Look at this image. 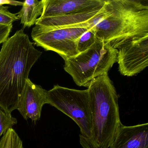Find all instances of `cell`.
I'll return each instance as SVG.
<instances>
[{
    "label": "cell",
    "instance_id": "8992f818",
    "mask_svg": "<svg viewBox=\"0 0 148 148\" xmlns=\"http://www.w3.org/2000/svg\"><path fill=\"white\" fill-rule=\"evenodd\" d=\"M89 27H54L35 25L32 30V38L35 45L46 51L58 53L64 60L79 53L77 42Z\"/></svg>",
    "mask_w": 148,
    "mask_h": 148
},
{
    "label": "cell",
    "instance_id": "9a60e30c",
    "mask_svg": "<svg viewBox=\"0 0 148 148\" xmlns=\"http://www.w3.org/2000/svg\"><path fill=\"white\" fill-rule=\"evenodd\" d=\"M17 119L13 117L11 114H7L0 109V137L17 124Z\"/></svg>",
    "mask_w": 148,
    "mask_h": 148
},
{
    "label": "cell",
    "instance_id": "e0dca14e",
    "mask_svg": "<svg viewBox=\"0 0 148 148\" xmlns=\"http://www.w3.org/2000/svg\"><path fill=\"white\" fill-rule=\"evenodd\" d=\"M12 27V25L7 26L0 25V45L3 44L8 38Z\"/></svg>",
    "mask_w": 148,
    "mask_h": 148
},
{
    "label": "cell",
    "instance_id": "4fadbf2b",
    "mask_svg": "<svg viewBox=\"0 0 148 148\" xmlns=\"http://www.w3.org/2000/svg\"><path fill=\"white\" fill-rule=\"evenodd\" d=\"M0 148H23V142L15 131L11 128L1 139Z\"/></svg>",
    "mask_w": 148,
    "mask_h": 148
},
{
    "label": "cell",
    "instance_id": "9c48e42d",
    "mask_svg": "<svg viewBox=\"0 0 148 148\" xmlns=\"http://www.w3.org/2000/svg\"><path fill=\"white\" fill-rule=\"evenodd\" d=\"M47 90L28 79L17 110L25 120H39L42 108L47 104Z\"/></svg>",
    "mask_w": 148,
    "mask_h": 148
},
{
    "label": "cell",
    "instance_id": "5bb4252c",
    "mask_svg": "<svg viewBox=\"0 0 148 148\" xmlns=\"http://www.w3.org/2000/svg\"><path fill=\"white\" fill-rule=\"evenodd\" d=\"M97 40L96 33L92 28H90L82 34L77 42V49L79 53L87 50Z\"/></svg>",
    "mask_w": 148,
    "mask_h": 148
},
{
    "label": "cell",
    "instance_id": "ac0fdd59",
    "mask_svg": "<svg viewBox=\"0 0 148 148\" xmlns=\"http://www.w3.org/2000/svg\"><path fill=\"white\" fill-rule=\"evenodd\" d=\"M5 4L12 5H23V2L12 1H0V5H3Z\"/></svg>",
    "mask_w": 148,
    "mask_h": 148
},
{
    "label": "cell",
    "instance_id": "ba28073f",
    "mask_svg": "<svg viewBox=\"0 0 148 148\" xmlns=\"http://www.w3.org/2000/svg\"><path fill=\"white\" fill-rule=\"evenodd\" d=\"M106 0H44L40 18L84 13L100 10Z\"/></svg>",
    "mask_w": 148,
    "mask_h": 148
},
{
    "label": "cell",
    "instance_id": "5b68a950",
    "mask_svg": "<svg viewBox=\"0 0 148 148\" xmlns=\"http://www.w3.org/2000/svg\"><path fill=\"white\" fill-rule=\"evenodd\" d=\"M47 104L71 118L80 129V143L92 148V121L88 89L78 90L58 85L47 91Z\"/></svg>",
    "mask_w": 148,
    "mask_h": 148
},
{
    "label": "cell",
    "instance_id": "6da1fadb",
    "mask_svg": "<svg viewBox=\"0 0 148 148\" xmlns=\"http://www.w3.org/2000/svg\"><path fill=\"white\" fill-rule=\"evenodd\" d=\"M42 54L24 29L3 43L0 51V107L7 114L18 109L30 71Z\"/></svg>",
    "mask_w": 148,
    "mask_h": 148
},
{
    "label": "cell",
    "instance_id": "30bf717a",
    "mask_svg": "<svg viewBox=\"0 0 148 148\" xmlns=\"http://www.w3.org/2000/svg\"><path fill=\"white\" fill-rule=\"evenodd\" d=\"M109 148H148V123H121Z\"/></svg>",
    "mask_w": 148,
    "mask_h": 148
},
{
    "label": "cell",
    "instance_id": "7c38bea8",
    "mask_svg": "<svg viewBox=\"0 0 148 148\" xmlns=\"http://www.w3.org/2000/svg\"><path fill=\"white\" fill-rule=\"evenodd\" d=\"M43 8L44 0H26L23 2L22 8L17 14L24 28L35 25L38 17L42 14Z\"/></svg>",
    "mask_w": 148,
    "mask_h": 148
},
{
    "label": "cell",
    "instance_id": "3957f363",
    "mask_svg": "<svg viewBox=\"0 0 148 148\" xmlns=\"http://www.w3.org/2000/svg\"><path fill=\"white\" fill-rule=\"evenodd\" d=\"M87 89L92 121V148H109L122 123L118 95L108 74L93 79Z\"/></svg>",
    "mask_w": 148,
    "mask_h": 148
},
{
    "label": "cell",
    "instance_id": "277c9868",
    "mask_svg": "<svg viewBox=\"0 0 148 148\" xmlns=\"http://www.w3.org/2000/svg\"><path fill=\"white\" fill-rule=\"evenodd\" d=\"M118 50L99 39L87 50L64 60V70L74 83L88 88L96 78L105 74L117 62Z\"/></svg>",
    "mask_w": 148,
    "mask_h": 148
},
{
    "label": "cell",
    "instance_id": "52a82bcc",
    "mask_svg": "<svg viewBox=\"0 0 148 148\" xmlns=\"http://www.w3.org/2000/svg\"><path fill=\"white\" fill-rule=\"evenodd\" d=\"M118 50L119 71L123 76H135L148 66V36L129 41Z\"/></svg>",
    "mask_w": 148,
    "mask_h": 148
},
{
    "label": "cell",
    "instance_id": "2e32d148",
    "mask_svg": "<svg viewBox=\"0 0 148 148\" xmlns=\"http://www.w3.org/2000/svg\"><path fill=\"white\" fill-rule=\"evenodd\" d=\"M8 8V7L0 5V25H11L14 22L19 20L16 14L10 12Z\"/></svg>",
    "mask_w": 148,
    "mask_h": 148
},
{
    "label": "cell",
    "instance_id": "8fae6325",
    "mask_svg": "<svg viewBox=\"0 0 148 148\" xmlns=\"http://www.w3.org/2000/svg\"><path fill=\"white\" fill-rule=\"evenodd\" d=\"M103 8L100 10L84 13L48 18H41L40 17L36 20L35 25L43 26L54 28L87 27L85 26V23H86V26L88 27V24L91 20L98 15L102 11Z\"/></svg>",
    "mask_w": 148,
    "mask_h": 148
},
{
    "label": "cell",
    "instance_id": "7a4b0ae2",
    "mask_svg": "<svg viewBox=\"0 0 148 148\" xmlns=\"http://www.w3.org/2000/svg\"><path fill=\"white\" fill-rule=\"evenodd\" d=\"M110 11L93 29L97 38L118 49L132 40L148 36V7L134 0H106Z\"/></svg>",
    "mask_w": 148,
    "mask_h": 148
}]
</instances>
